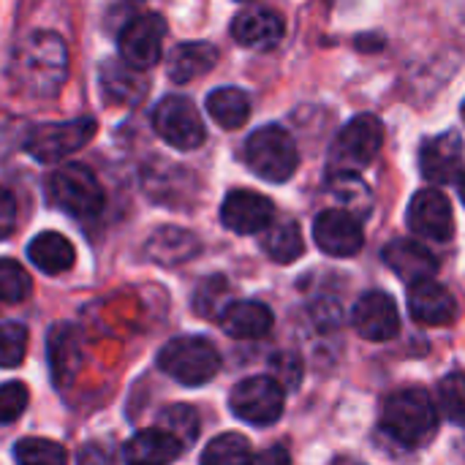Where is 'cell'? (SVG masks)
Returning a JSON list of instances; mask_svg holds the SVG:
<instances>
[{"mask_svg": "<svg viewBox=\"0 0 465 465\" xmlns=\"http://www.w3.org/2000/svg\"><path fill=\"white\" fill-rule=\"evenodd\" d=\"M68 74V52L57 33L35 30L25 35L8 60V79L25 98H52Z\"/></svg>", "mask_w": 465, "mask_h": 465, "instance_id": "obj_1", "label": "cell"}, {"mask_svg": "<svg viewBox=\"0 0 465 465\" xmlns=\"http://www.w3.org/2000/svg\"><path fill=\"white\" fill-rule=\"evenodd\" d=\"M381 428L390 439L403 447H425L433 441L439 430V414L428 392L422 390H401L387 398L381 409Z\"/></svg>", "mask_w": 465, "mask_h": 465, "instance_id": "obj_2", "label": "cell"}, {"mask_svg": "<svg viewBox=\"0 0 465 465\" xmlns=\"http://www.w3.org/2000/svg\"><path fill=\"white\" fill-rule=\"evenodd\" d=\"M242 161L256 177L286 183L300 166V150L283 125H264L245 139Z\"/></svg>", "mask_w": 465, "mask_h": 465, "instance_id": "obj_3", "label": "cell"}, {"mask_svg": "<svg viewBox=\"0 0 465 465\" xmlns=\"http://www.w3.org/2000/svg\"><path fill=\"white\" fill-rule=\"evenodd\" d=\"M46 199L52 207L76 221H90L104 210V188L98 177L82 163H65L46 180Z\"/></svg>", "mask_w": 465, "mask_h": 465, "instance_id": "obj_4", "label": "cell"}, {"mask_svg": "<svg viewBox=\"0 0 465 465\" xmlns=\"http://www.w3.org/2000/svg\"><path fill=\"white\" fill-rule=\"evenodd\" d=\"M158 368L183 387H202L215 379L221 368V357L207 338L183 335L161 349Z\"/></svg>", "mask_w": 465, "mask_h": 465, "instance_id": "obj_5", "label": "cell"}, {"mask_svg": "<svg viewBox=\"0 0 465 465\" xmlns=\"http://www.w3.org/2000/svg\"><path fill=\"white\" fill-rule=\"evenodd\" d=\"M384 144V125L376 114H357L349 120L332 142L330 174H357L362 172Z\"/></svg>", "mask_w": 465, "mask_h": 465, "instance_id": "obj_6", "label": "cell"}, {"mask_svg": "<svg viewBox=\"0 0 465 465\" xmlns=\"http://www.w3.org/2000/svg\"><path fill=\"white\" fill-rule=\"evenodd\" d=\"M229 406L234 417H240L242 422L264 428L281 420L286 406V390L272 376H251L232 390Z\"/></svg>", "mask_w": 465, "mask_h": 465, "instance_id": "obj_7", "label": "cell"}, {"mask_svg": "<svg viewBox=\"0 0 465 465\" xmlns=\"http://www.w3.org/2000/svg\"><path fill=\"white\" fill-rule=\"evenodd\" d=\"M95 134V120L93 117H76V120H63V123H44L35 125L27 139L25 150L38 161V163H57L68 158L71 153L82 150Z\"/></svg>", "mask_w": 465, "mask_h": 465, "instance_id": "obj_8", "label": "cell"}, {"mask_svg": "<svg viewBox=\"0 0 465 465\" xmlns=\"http://www.w3.org/2000/svg\"><path fill=\"white\" fill-rule=\"evenodd\" d=\"M153 128L174 150H196L204 144L202 114L185 95H163L153 109Z\"/></svg>", "mask_w": 465, "mask_h": 465, "instance_id": "obj_9", "label": "cell"}, {"mask_svg": "<svg viewBox=\"0 0 465 465\" xmlns=\"http://www.w3.org/2000/svg\"><path fill=\"white\" fill-rule=\"evenodd\" d=\"M166 38V22L161 14H139L120 30V57L128 68L144 71L161 60Z\"/></svg>", "mask_w": 465, "mask_h": 465, "instance_id": "obj_10", "label": "cell"}, {"mask_svg": "<svg viewBox=\"0 0 465 465\" xmlns=\"http://www.w3.org/2000/svg\"><path fill=\"white\" fill-rule=\"evenodd\" d=\"M406 221H409V229L422 240L450 242L455 237L452 202L436 188H425V191L414 193L409 213H406Z\"/></svg>", "mask_w": 465, "mask_h": 465, "instance_id": "obj_11", "label": "cell"}, {"mask_svg": "<svg viewBox=\"0 0 465 465\" xmlns=\"http://www.w3.org/2000/svg\"><path fill=\"white\" fill-rule=\"evenodd\" d=\"M465 142L458 131H444L430 136L420 147V172L428 183L444 185L463 177Z\"/></svg>", "mask_w": 465, "mask_h": 465, "instance_id": "obj_12", "label": "cell"}, {"mask_svg": "<svg viewBox=\"0 0 465 465\" xmlns=\"http://www.w3.org/2000/svg\"><path fill=\"white\" fill-rule=\"evenodd\" d=\"M272 215H275V204L267 196L248 188L232 191L221 204V221L234 234H259V232L264 234L275 223Z\"/></svg>", "mask_w": 465, "mask_h": 465, "instance_id": "obj_13", "label": "cell"}, {"mask_svg": "<svg viewBox=\"0 0 465 465\" xmlns=\"http://www.w3.org/2000/svg\"><path fill=\"white\" fill-rule=\"evenodd\" d=\"M313 240L324 253L338 256V259L354 256L365 245L360 218H354L346 210H324V213H319L316 221H313Z\"/></svg>", "mask_w": 465, "mask_h": 465, "instance_id": "obj_14", "label": "cell"}, {"mask_svg": "<svg viewBox=\"0 0 465 465\" xmlns=\"http://www.w3.org/2000/svg\"><path fill=\"white\" fill-rule=\"evenodd\" d=\"M351 324H354L357 335L365 341H373V343L392 341L398 335V327H401L395 300L384 292L362 294L351 311Z\"/></svg>", "mask_w": 465, "mask_h": 465, "instance_id": "obj_15", "label": "cell"}, {"mask_svg": "<svg viewBox=\"0 0 465 465\" xmlns=\"http://www.w3.org/2000/svg\"><path fill=\"white\" fill-rule=\"evenodd\" d=\"M286 33V22L278 11L264 5L242 8L232 22V35L248 49H272Z\"/></svg>", "mask_w": 465, "mask_h": 465, "instance_id": "obj_16", "label": "cell"}, {"mask_svg": "<svg viewBox=\"0 0 465 465\" xmlns=\"http://www.w3.org/2000/svg\"><path fill=\"white\" fill-rule=\"evenodd\" d=\"M202 251V242L193 232L183 226H161L144 240V259L161 267H177L191 262Z\"/></svg>", "mask_w": 465, "mask_h": 465, "instance_id": "obj_17", "label": "cell"}, {"mask_svg": "<svg viewBox=\"0 0 465 465\" xmlns=\"http://www.w3.org/2000/svg\"><path fill=\"white\" fill-rule=\"evenodd\" d=\"M409 313L425 327H447L458 319V302L436 281H425L409 289Z\"/></svg>", "mask_w": 465, "mask_h": 465, "instance_id": "obj_18", "label": "cell"}, {"mask_svg": "<svg viewBox=\"0 0 465 465\" xmlns=\"http://www.w3.org/2000/svg\"><path fill=\"white\" fill-rule=\"evenodd\" d=\"M384 262L387 267L403 278L409 286H417V283H425V281H433L436 270H439V262L436 256L417 240H392L387 248H384Z\"/></svg>", "mask_w": 465, "mask_h": 465, "instance_id": "obj_19", "label": "cell"}, {"mask_svg": "<svg viewBox=\"0 0 465 465\" xmlns=\"http://www.w3.org/2000/svg\"><path fill=\"white\" fill-rule=\"evenodd\" d=\"M49 351V371L54 387H68L82 365V332L74 324H54L46 338Z\"/></svg>", "mask_w": 465, "mask_h": 465, "instance_id": "obj_20", "label": "cell"}, {"mask_svg": "<svg viewBox=\"0 0 465 465\" xmlns=\"http://www.w3.org/2000/svg\"><path fill=\"white\" fill-rule=\"evenodd\" d=\"M183 452V444L161 430V428H153V430H139L123 450V458L125 465H169L172 460H177Z\"/></svg>", "mask_w": 465, "mask_h": 465, "instance_id": "obj_21", "label": "cell"}, {"mask_svg": "<svg viewBox=\"0 0 465 465\" xmlns=\"http://www.w3.org/2000/svg\"><path fill=\"white\" fill-rule=\"evenodd\" d=\"M221 327L229 338L259 341L267 338L272 330V311L256 300H237L221 319Z\"/></svg>", "mask_w": 465, "mask_h": 465, "instance_id": "obj_22", "label": "cell"}, {"mask_svg": "<svg viewBox=\"0 0 465 465\" xmlns=\"http://www.w3.org/2000/svg\"><path fill=\"white\" fill-rule=\"evenodd\" d=\"M27 259L46 275L68 272L76 262V251L68 237L60 232H41L27 245Z\"/></svg>", "mask_w": 465, "mask_h": 465, "instance_id": "obj_23", "label": "cell"}, {"mask_svg": "<svg viewBox=\"0 0 465 465\" xmlns=\"http://www.w3.org/2000/svg\"><path fill=\"white\" fill-rule=\"evenodd\" d=\"M215 63H218V49L213 44H207V41H183L169 54V79L177 82V84H185V82L213 71Z\"/></svg>", "mask_w": 465, "mask_h": 465, "instance_id": "obj_24", "label": "cell"}, {"mask_svg": "<svg viewBox=\"0 0 465 465\" xmlns=\"http://www.w3.org/2000/svg\"><path fill=\"white\" fill-rule=\"evenodd\" d=\"M207 112L221 128L234 131L248 123L251 101L240 87H218L207 95Z\"/></svg>", "mask_w": 465, "mask_h": 465, "instance_id": "obj_25", "label": "cell"}, {"mask_svg": "<svg viewBox=\"0 0 465 465\" xmlns=\"http://www.w3.org/2000/svg\"><path fill=\"white\" fill-rule=\"evenodd\" d=\"M101 87H104V98L109 104H136V101H142L147 82L134 68L109 63L101 71Z\"/></svg>", "mask_w": 465, "mask_h": 465, "instance_id": "obj_26", "label": "cell"}, {"mask_svg": "<svg viewBox=\"0 0 465 465\" xmlns=\"http://www.w3.org/2000/svg\"><path fill=\"white\" fill-rule=\"evenodd\" d=\"M262 248L270 259L278 264H292L302 256L305 240L302 232L294 221H275L264 234H262Z\"/></svg>", "mask_w": 465, "mask_h": 465, "instance_id": "obj_27", "label": "cell"}, {"mask_svg": "<svg viewBox=\"0 0 465 465\" xmlns=\"http://www.w3.org/2000/svg\"><path fill=\"white\" fill-rule=\"evenodd\" d=\"M234 292L229 286V281L223 275H210L199 283V289L193 292V311L202 319H223L226 311L234 305Z\"/></svg>", "mask_w": 465, "mask_h": 465, "instance_id": "obj_28", "label": "cell"}, {"mask_svg": "<svg viewBox=\"0 0 465 465\" xmlns=\"http://www.w3.org/2000/svg\"><path fill=\"white\" fill-rule=\"evenodd\" d=\"M251 460H253V452L245 436L221 433L204 447L199 465H251Z\"/></svg>", "mask_w": 465, "mask_h": 465, "instance_id": "obj_29", "label": "cell"}, {"mask_svg": "<svg viewBox=\"0 0 465 465\" xmlns=\"http://www.w3.org/2000/svg\"><path fill=\"white\" fill-rule=\"evenodd\" d=\"M330 193L343 204L341 210L351 213L354 218H362L371 210V191L360 180V174H332L330 177Z\"/></svg>", "mask_w": 465, "mask_h": 465, "instance_id": "obj_30", "label": "cell"}, {"mask_svg": "<svg viewBox=\"0 0 465 465\" xmlns=\"http://www.w3.org/2000/svg\"><path fill=\"white\" fill-rule=\"evenodd\" d=\"M16 465H68V452L49 439H22L14 447Z\"/></svg>", "mask_w": 465, "mask_h": 465, "instance_id": "obj_31", "label": "cell"}, {"mask_svg": "<svg viewBox=\"0 0 465 465\" xmlns=\"http://www.w3.org/2000/svg\"><path fill=\"white\" fill-rule=\"evenodd\" d=\"M161 430L172 433L183 447H188L199 436V414H196V409L185 406V403L166 406L161 411Z\"/></svg>", "mask_w": 465, "mask_h": 465, "instance_id": "obj_32", "label": "cell"}, {"mask_svg": "<svg viewBox=\"0 0 465 465\" xmlns=\"http://www.w3.org/2000/svg\"><path fill=\"white\" fill-rule=\"evenodd\" d=\"M439 409L441 414L455 422V425H465V373L455 371L450 376H444L439 381Z\"/></svg>", "mask_w": 465, "mask_h": 465, "instance_id": "obj_33", "label": "cell"}, {"mask_svg": "<svg viewBox=\"0 0 465 465\" xmlns=\"http://www.w3.org/2000/svg\"><path fill=\"white\" fill-rule=\"evenodd\" d=\"M0 297L5 305H16L30 297V278L14 259L0 262Z\"/></svg>", "mask_w": 465, "mask_h": 465, "instance_id": "obj_34", "label": "cell"}, {"mask_svg": "<svg viewBox=\"0 0 465 465\" xmlns=\"http://www.w3.org/2000/svg\"><path fill=\"white\" fill-rule=\"evenodd\" d=\"M27 351V327L19 322H5L0 332V365L14 368L25 360Z\"/></svg>", "mask_w": 465, "mask_h": 465, "instance_id": "obj_35", "label": "cell"}, {"mask_svg": "<svg viewBox=\"0 0 465 465\" xmlns=\"http://www.w3.org/2000/svg\"><path fill=\"white\" fill-rule=\"evenodd\" d=\"M27 406V387L22 381H8L0 390V420L11 425Z\"/></svg>", "mask_w": 465, "mask_h": 465, "instance_id": "obj_36", "label": "cell"}, {"mask_svg": "<svg viewBox=\"0 0 465 465\" xmlns=\"http://www.w3.org/2000/svg\"><path fill=\"white\" fill-rule=\"evenodd\" d=\"M79 465H112V452L98 447V444H90V447H82L79 452Z\"/></svg>", "mask_w": 465, "mask_h": 465, "instance_id": "obj_37", "label": "cell"}, {"mask_svg": "<svg viewBox=\"0 0 465 465\" xmlns=\"http://www.w3.org/2000/svg\"><path fill=\"white\" fill-rule=\"evenodd\" d=\"M251 465H292V458L283 447H270V450L253 455Z\"/></svg>", "mask_w": 465, "mask_h": 465, "instance_id": "obj_38", "label": "cell"}, {"mask_svg": "<svg viewBox=\"0 0 465 465\" xmlns=\"http://www.w3.org/2000/svg\"><path fill=\"white\" fill-rule=\"evenodd\" d=\"M0 204H3V210H0V221H3V237H8L11 232H14V196H11V191H3V196H0Z\"/></svg>", "mask_w": 465, "mask_h": 465, "instance_id": "obj_39", "label": "cell"}, {"mask_svg": "<svg viewBox=\"0 0 465 465\" xmlns=\"http://www.w3.org/2000/svg\"><path fill=\"white\" fill-rule=\"evenodd\" d=\"M458 188H460V199H463V204H465V174L460 177V185H458Z\"/></svg>", "mask_w": 465, "mask_h": 465, "instance_id": "obj_40", "label": "cell"}, {"mask_svg": "<svg viewBox=\"0 0 465 465\" xmlns=\"http://www.w3.org/2000/svg\"><path fill=\"white\" fill-rule=\"evenodd\" d=\"M463 120H465V101H463Z\"/></svg>", "mask_w": 465, "mask_h": 465, "instance_id": "obj_41", "label": "cell"}]
</instances>
